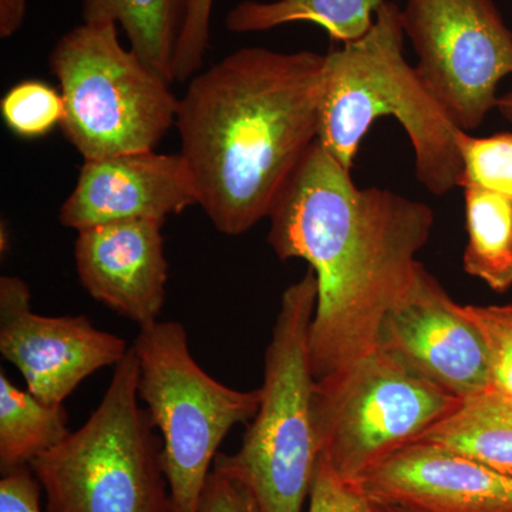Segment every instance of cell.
<instances>
[{
	"label": "cell",
	"mask_w": 512,
	"mask_h": 512,
	"mask_svg": "<svg viewBox=\"0 0 512 512\" xmlns=\"http://www.w3.org/2000/svg\"><path fill=\"white\" fill-rule=\"evenodd\" d=\"M268 242L318 279L311 326L316 380L377 349L386 313L412 288L434 212L383 188H359L319 140L276 200Z\"/></svg>",
	"instance_id": "cell-1"
},
{
	"label": "cell",
	"mask_w": 512,
	"mask_h": 512,
	"mask_svg": "<svg viewBox=\"0 0 512 512\" xmlns=\"http://www.w3.org/2000/svg\"><path fill=\"white\" fill-rule=\"evenodd\" d=\"M326 55L244 47L195 74L175 127L198 205L221 234L268 218L319 137Z\"/></svg>",
	"instance_id": "cell-2"
},
{
	"label": "cell",
	"mask_w": 512,
	"mask_h": 512,
	"mask_svg": "<svg viewBox=\"0 0 512 512\" xmlns=\"http://www.w3.org/2000/svg\"><path fill=\"white\" fill-rule=\"evenodd\" d=\"M402 9L384 0L365 36L326 55L319 143L352 171L360 144L379 117L392 116L410 138L420 184L436 197L460 187L463 158L448 119L403 56Z\"/></svg>",
	"instance_id": "cell-3"
},
{
	"label": "cell",
	"mask_w": 512,
	"mask_h": 512,
	"mask_svg": "<svg viewBox=\"0 0 512 512\" xmlns=\"http://www.w3.org/2000/svg\"><path fill=\"white\" fill-rule=\"evenodd\" d=\"M316 303L318 279L309 268L282 293L258 413L237 453H218L214 461L251 487L264 512H305L318 468L311 360Z\"/></svg>",
	"instance_id": "cell-4"
},
{
	"label": "cell",
	"mask_w": 512,
	"mask_h": 512,
	"mask_svg": "<svg viewBox=\"0 0 512 512\" xmlns=\"http://www.w3.org/2000/svg\"><path fill=\"white\" fill-rule=\"evenodd\" d=\"M137 386L131 348L86 423L30 463L45 512H173L163 440Z\"/></svg>",
	"instance_id": "cell-5"
},
{
	"label": "cell",
	"mask_w": 512,
	"mask_h": 512,
	"mask_svg": "<svg viewBox=\"0 0 512 512\" xmlns=\"http://www.w3.org/2000/svg\"><path fill=\"white\" fill-rule=\"evenodd\" d=\"M64 101L60 128L84 160L154 150L177 119L171 82L120 43L116 23H82L49 56Z\"/></svg>",
	"instance_id": "cell-6"
},
{
	"label": "cell",
	"mask_w": 512,
	"mask_h": 512,
	"mask_svg": "<svg viewBox=\"0 0 512 512\" xmlns=\"http://www.w3.org/2000/svg\"><path fill=\"white\" fill-rule=\"evenodd\" d=\"M138 397L163 440V466L173 512H197L218 448L238 424L258 413L262 390L231 389L191 355L180 322L140 328L134 345Z\"/></svg>",
	"instance_id": "cell-7"
},
{
	"label": "cell",
	"mask_w": 512,
	"mask_h": 512,
	"mask_svg": "<svg viewBox=\"0 0 512 512\" xmlns=\"http://www.w3.org/2000/svg\"><path fill=\"white\" fill-rule=\"evenodd\" d=\"M461 399L407 372L380 350L316 380L320 457L349 483L456 409Z\"/></svg>",
	"instance_id": "cell-8"
},
{
	"label": "cell",
	"mask_w": 512,
	"mask_h": 512,
	"mask_svg": "<svg viewBox=\"0 0 512 512\" xmlns=\"http://www.w3.org/2000/svg\"><path fill=\"white\" fill-rule=\"evenodd\" d=\"M402 25L421 82L454 126L476 130L512 74V32L494 0H406Z\"/></svg>",
	"instance_id": "cell-9"
},
{
	"label": "cell",
	"mask_w": 512,
	"mask_h": 512,
	"mask_svg": "<svg viewBox=\"0 0 512 512\" xmlns=\"http://www.w3.org/2000/svg\"><path fill=\"white\" fill-rule=\"evenodd\" d=\"M376 350L457 399L491 386L480 330L421 264L412 288L384 316Z\"/></svg>",
	"instance_id": "cell-10"
},
{
	"label": "cell",
	"mask_w": 512,
	"mask_h": 512,
	"mask_svg": "<svg viewBox=\"0 0 512 512\" xmlns=\"http://www.w3.org/2000/svg\"><path fill=\"white\" fill-rule=\"evenodd\" d=\"M128 350L126 340L94 328L86 316L37 315L29 285L0 278V353L42 402L64 404L84 379L116 366Z\"/></svg>",
	"instance_id": "cell-11"
},
{
	"label": "cell",
	"mask_w": 512,
	"mask_h": 512,
	"mask_svg": "<svg viewBox=\"0 0 512 512\" xmlns=\"http://www.w3.org/2000/svg\"><path fill=\"white\" fill-rule=\"evenodd\" d=\"M192 205H198L197 188L183 156L138 151L84 160L59 221L77 232L114 222H165Z\"/></svg>",
	"instance_id": "cell-12"
},
{
	"label": "cell",
	"mask_w": 512,
	"mask_h": 512,
	"mask_svg": "<svg viewBox=\"0 0 512 512\" xmlns=\"http://www.w3.org/2000/svg\"><path fill=\"white\" fill-rule=\"evenodd\" d=\"M407 512H512V478L429 443L394 451L355 483Z\"/></svg>",
	"instance_id": "cell-13"
},
{
	"label": "cell",
	"mask_w": 512,
	"mask_h": 512,
	"mask_svg": "<svg viewBox=\"0 0 512 512\" xmlns=\"http://www.w3.org/2000/svg\"><path fill=\"white\" fill-rule=\"evenodd\" d=\"M161 221H126L77 232L74 261L83 288L140 328L157 322L167 295Z\"/></svg>",
	"instance_id": "cell-14"
},
{
	"label": "cell",
	"mask_w": 512,
	"mask_h": 512,
	"mask_svg": "<svg viewBox=\"0 0 512 512\" xmlns=\"http://www.w3.org/2000/svg\"><path fill=\"white\" fill-rule=\"evenodd\" d=\"M417 441L446 448L512 478V396L491 384L461 399Z\"/></svg>",
	"instance_id": "cell-15"
},
{
	"label": "cell",
	"mask_w": 512,
	"mask_h": 512,
	"mask_svg": "<svg viewBox=\"0 0 512 512\" xmlns=\"http://www.w3.org/2000/svg\"><path fill=\"white\" fill-rule=\"evenodd\" d=\"M188 0H82L83 23H116L130 49L151 69L174 82V57Z\"/></svg>",
	"instance_id": "cell-16"
},
{
	"label": "cell",
	"mask_w": 512,
	"mask_h": 512,
	"mask_svg": "<svg viewBox=\"0 0 512 512\" xmlns=\"http://www.w3.org/2000/svg\"><path fill=\"white\" fill-rule=\"evenodd\" d=\"M384 0H244L229 10L232 33L266 32L289 23H313L336 42H353L372 28Z\"/></svg>",
	"instance_id": "cell-17"
},
{
	"label": "cell",
	"mask_w": 512,
	"mask_h": 512,
	"mask_svg": "<svg viewBox=\"0 0 512 512\" xmlns=\"http://www.w3.org/2000/svg\"><path fill=\"white\" fill-rule=\"evenodd\" d=\"M460 188L468 232L464 271L495 292H507L512 286V198L474 183Z\"/></svg>",
	"instance_id": "cell-18"
},
{
	"label": "cell",
	"mask_w": 512,
	"mask_h": 512,
	"mask_svg": "<svg viewBox=\"0 0 512 512\" xmlns=\"http://www.w3.org/2000/svg\"><path fill=\"white\" fill-rule=\"evenodd\" d=\"M64 404H47L0 372V470L30 466L69 436Z\"/></svg>",
	"instance_id": "cell-19"
},
{
	"label": "cell",
	"mask_w": 512,
	"mask_h": 512,
	"mask_svg": "<svg viewBox=\"0 0 512 512\" xmlns=\"http://www.w3.org/2000/svg\"><path fill=\"white\" fill-rule=\"evenodd\" d=\"M6 127L20 138L45 137L64 119L62 93L39 80L13 86L0 103Z\"/></svg>",
	"instance_id": "cell-20"
},
{
	"label": "cell",
	"mask_w": 512,
	"mask_h": 512,
	"mask_svg": "<svg viewBox=\"0 0 512 512\" xmlns=\"http://www.w3.org/2000/svg\"><path fill=\"white\" fill-rule=\"evenodd\" d=\"M456 141L464 165L460 185L474 183L512 198V133L477 138L458 130Z\"/></svg>",
	"instance_id": "cell-21"
},
{
	"label": "cell",
	"mask_w": 512,
	"mask_h": 512,
	"mask_svg": "<svg viewBox=\"0 0 512 512\" xmlns=\"http://www.w3.org/2000/svg\"><path fill=\"white\" fill-rule=\"evenodd\" d=\"M483 336L491 384L512 396V305L463 306Z\"/></svg>",
	"instance_id": "cell-22"
},
{
	"label": "cell",
	"mask_w": 512,
	"mask_h": 512,
	"mask_svg": "<svg viewBox=\"0 0 512 512\" xmlns=\"http://www.w3.org/2000/svg\"><path fill=\"white\" fill-rule=\"evenodd\" d=\"M215 0H188L187 16L174 57V82H190L204 66L210 47Z\"/></svg>",
	"instance_id": "cell-23"
},
{
	"label": "cell",
	"mask_w": 512,
	"mask_h": 512,
	"mask_svg": "<svg viewBox=\"0 0 512 512\" xmlns=\"http://www.w3.org/2000/svg\"><path fill=\"white\" fill-rule=\"evenodd\" d=\"M308 512H380L379 505L355 483L343 480L332 467L319 458L309 495Z\"/></svg>",
	"instance_id": "cell-24"
},
{
	"label": "cell",
	"mask_w": 512,
	"mask_h": 512,
	"mask_svg": "<svg viewBox=\"0 0 512 512\" xmlns=\"http://www.w3.org/2000/svg\"><path fill=\"white\" fill-rule=\"evenodd\" d=\"M197 512H264L251 487L214 463Z\"/></svg>",
	"instance_id": "cell-25"
},
{
	"label": "cell",
	"mask_w": 512,
	"mask_h": 512,
	"mask_svg": "<svg viewBox=\"0 0 512 512\" xmlns=\"http://www.w3.org/2000/svg\"><path fill=\"white\" fill-rule=\"evenodd\" d=\"M42 487L30 466L2 474L0 512H43Z\"/></svg>",
	"instance_id": "cell-26"
},
{
	"label": "cell",
	"mask_w": 512,
	"mask_h": 512,
	"mask_svg": "<svg viewBox=\"0 0 512 512\" xmlns=\"http://www.w3.org/2000/svg\"><path fill=\"white\" fill-rule=\"evenodd\" d=\"M28 0H0V37L9 39L19 32L26 18Z\"/></svg>",
	"instance_id": "cell-27"
},
{
	"label": "cell",
	"mask_w": 512,
	"mask_h": 512,
	"mask_svg": "<svg viewBox=\"0 0 512 512\" xmlns=\"http://www.w3.org/2000/svg\"><path fill=\"white\" fill-rule=\"evenodd\" d=\"M497 110L500 111L501 116H503L505 120L512 123V90L498 97Z\"/></svg>",
	"instance_id": "cell-28"
},
{
	"label": "cell",
	"mask_w": 512,
	"mask_h": 512,
	"mask_svg": "<svg viewBox=\"0 0 512 512\" xmlns=\"http://www.w3.org/2000/svg\"><path fill=\"white\" fill-rule=\"evenodd\" d=\"M376 504L379 505L380 512H407L404 510H400V508H397V507H390V505H384V504H379V503H376Z\"/></svg>",
	"instance_id": "cell-29"
},
{
	"label": "cell",
	"mask_w": 512,
	"mask_h": 512,
	"mask_svg": "<svg viewBox=\"0 0 512 512\" xmlns=\"http://www.w3.org/2000/svg\"><path fill=\"white\" fill-rule=\"evenodd\" d=\"M392 2H399V0H392Z\"/></svg>",
	"instance_id": "cell-30"
}]
</instances>
